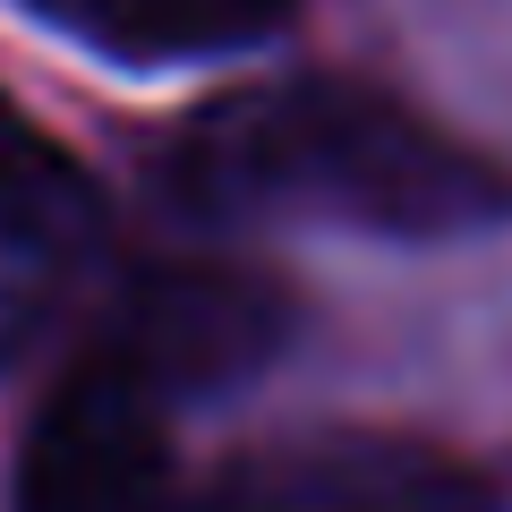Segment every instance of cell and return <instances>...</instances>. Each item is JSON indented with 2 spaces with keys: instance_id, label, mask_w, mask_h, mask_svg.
<instances>
[{
  "instance_id": "6da1fadb",
  "label": "cell",
  "mask_w": 512,
  "mask_h": 512,
  "mask_svg": "<svg viewBox=\"0 0 512 512\" xmlns=\"http://www.w3.org/2000/svg\"><path fill=\"white\" fill-rule=\"evenodd\" d=\"M163 197L197 222H342L444 231L495 205V180L419 111L350 77L248 86L188 111L163 146Z\"/></svg>"
},
{
  "instance_id": "7a4b0ae2",
  "label": "cell",
  "mask_w": 512,
  "mask_h": 512,
  "mask_svg": "<svg viewBox=\"0 0 512 512\" xmlns=\"http://www.w3.org/2000/svg\"><path fill=\"white\" fill-rule=\"evenodd\" d=\"M171 512H504L478 461L376 427H308L231 453Z\"/></svg>"
},
{
  "instance_id": "3957f363",
  "label": "cell",
  "mask_w": 512,
  "mask_h": 512,
  "mask_svg": "<svg viewBox=\"0 0 512 512\" xmlns=\"http://www.w3.org/2000/svg\"><path fill=\"white\" fill-rule=\"evenodd\" d=\"M282 333H291V291L274 274L188 256V265L128 274L94 350L120 359L128 376H146L163 402H180V393H214V384L256 376L282 350Z\"/></svg>"
},
{
  "instance_id": "277c9868",
  "label": "cell",
  "mask_w": 512,
  "mask_h": 512,
  "mask_svg": "<svg viewBox=\"0 0 512 512\" xmlns=\"http://www.w3.org/2000/svg\"><path fill=\"white\" fill-rule=\"evenodd\" d=\"M171 402L120 359L86 350L35 410L18 512H171Z\"/></svg>"
},
{
  "instance_id": "5b68a950",
  "label": "cell",
  "mask_w": 512,
  "mask_h": 512,
  "mask_svg": "<svg viewBox=\"0 0 512 512\" xmlns=\"http://www.w3.org/2000/svg\"><path fill=\"white\" fill-rule=\"evenodd\" d=\"M35 26L86 43L111 60H214V52H248L265 43L299 0H18Z\"/></svg>"
},
{
  "instance_id": "8992f818",
  "label": "cell",
  "mask_w": 512,
  "mask_h": 512,
  "mask_svg": "<svg viewBox=\"0 0 512 512\" xmlns=\"http://www.w3.org/2000/svg\"><path fill=\"white\" fill-rule=\"evenodd\" d=\"M103 222L111 205L94 188V171L0 94V239L18 256H86L103 239Z\"/></svg>"
},
{
  "instance_id": "52a82bcc",
  "label": "cell",
  "mask_w": 512,
  "mask_h": 512,
  "mask_svg": "<svg viewBox=\"0 0 512 512\" xmlns=\"http://www.w3.org/2000/svg\"><path fill=\"white\" fill-rule=\"evenodd\" d=\"M26 325H35V299H26V282L0 274V367H9V350L26 342Z\"/></svg>"
}]
</instances>
